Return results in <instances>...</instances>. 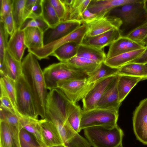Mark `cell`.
<instances>
[{
	"instance_id": "1",
	"label": "cell",
	"mask_w": 147,
	"mask_h": 147,
	"mask_svg": "<svg viewBox=\"0 0 147 147\" xmlns=\"http://www.w3.org/2000/svg\"><path fill=\"white\" fill-rule=\"evenodd\" d=\"M37 59L29 53L22 62V73L32 95L37 114L44 119L48 93L43 71Z\"/></svg>"
},
{
	"instance_id": "2",
	"label": "cell",
	"mask_w": 147,
	"mask_h": 147,
	"mask_svg": "<svg viewBox=\"0 0 147 147\" xmlns=\"http://www.w3.org/2000/svg\"><path fill=\"white\" fill-rule=\"evenodd\" d=\"M108 14L116 16L122 20V24L120 30L122 36L125 32H127V35L147 22V12L144 0H135L133 2L117 7Z\"/></svg>"
},
{
	"instance_id": "3",
	"label": "cell",
	"mask_w": 147,
	"mask_h": 147,
	"mask_svg": "<svg viewBox=\"0 0 147 147\" xmlns=\"http://www.w3.org/2000/svg\"><path fill=\"white\" fill-rule=\"evenodd\" d=\"M86 138L94 147H116L122 143L124 133L117 125L97 126L84 129Z\"/></svg>"
},
{
	"instance_id": "4",
	"label": "cell",
	"mask_w": 147,
	"mask_h": 147,
	"mask_svg": "<svg viewBox=\"0 0 147 147\" xmlns=\"http://www.w3.org/2000/svg\"><path fill=\"white\" fill-rule=\"evenodd\" d=\"M43 71L47 89L50 90L57 88V83L60 81L84 79L88 76L85 73L72 67L67 62L52 64L45 68Z\"/></svg>"
},
{
	"instance_id": "5",
	"label": "cell",
	"mask_w": 147,
	"mask_h": 147,
	"mask_svg": "<svg viewBox=\"0 0 147 147\" xmlns=\"http://www.w3.org/2000/svg\"><path fill=\"white\" fill-rule=\"evenodd\" d=\"M118 111L96 108L86 111L82 109L80 130L97 126H115L117 125Z\"/></svg>"
},
{
	"instance_id": "6",
	"label": "cell",
	"mask_w": 147,
	"mask_h": 147,
	"mask_svg": "<svg viewBox=\"0 0 147 147\" xmlns=\"http://www.w3.org/2000/svg\"><path fill=\"white\" fill-rule=\"evenodd\" d=\"M87 26L85 23L67 35L51 42L45 45L41 48L28 49V51L34 55L38 59H47L53 51L61 45L71 42L80 45L86 35Z\"/></svg>"
},
{
	"instance_id": "7",
	"label": "cell",
	"mask_w": 147,
	"mask_h": 147,
	"mask_svg": "<svg viewBox=\"0 0 147 147\" xmlns=\"http://www.w3.org/2000/svg\"><path fill=\"white\" fill-rule=\"evenodd\" d=\"M17 108L20 116L38 119L33 98L22 74L16 82Z\"/></svg>"
},
{
	"instance_id": "8",
	"label": "cell",
	"mask_w": 147,
	"mask_h": 147,
	"mask_svg": "<svg viewBox=\"0 0 147 147\" xmlns=\"http://www.w3.org/2000/svg\"><path fill=\"white\" fill-rule=\"evenodd\" d=\"M87 78L60 81L57 83V88L62 91L70 101L76 104L82 100L94 85V83L89 84Z\"/></svg>"
},
{
	"instance_id": "9",
	"label": "cell",
	"mask_w": 147,
	"mask_h": 147,
	"mask_svg": "<svg viewBox=\"0 0 147 147\" xmlns=\"http://www.w3.org/2000/svg\"><path fill=\"white\" fill-rule=\"evenodd\" d=\"M133 129L136 139L147 145V98L142 100L134 111Z\"/></svg>"
},
{
	"instance_id": "10",
	"label": "cell",
	"mask_w": 147,
	"mask_h": 147,
	"mask_svg": "<svg viewBox=\"0 0 147 147\" xmlns=\"http://www.w3.org/2000/svg\"><path fill=\"white\" fill-rule=\"evenodd\" d=\"M87 26L86 36H95L113 29H120L122 22L119 18L108 14L91 22L85 23Z\"/></svg>"
},
{
	"instance_id": "11",
	"label": "cell",
	"mask_w": 147,
	"mask_h": 147,
	"mask_svg": "<svg viewBox=\"0 0 147 147\" xmlns=\"http://www.w3.org/2000/svg\"><path fill=\"white\" fill-rule=\"evenodd\" d=\"M117 75L102 79L94 83L82 100L83 110H88L96 108L97 102Z\"/></svg>"
},
{
	"instance_id": "12",
	"label": "cell",
	"mask_w": 147,
	"mask_h": 147,
	"mask_svg": "<svg viewBox=\"0 0 147 147\" xmlns=\"http://www.w3.org/2000/svg\"><path fill=\"white\" fill-rule=\"evenodd\" d=\"M81 24L76 20H67L61 21L53 28L49 27L44 32V45L67 35L80 26Z\"/></svg>"
},
{
	"instance_id": "13",
	"label": "cell",
	"mask_w": 147,
	"mask_h": 147,
	"mask_svg": "<svg viewBox=\"0 0 147 147\" xmlns=\"http://www.w3.org/2000/svg\"><path fill=\"white\" fill-rule=\"evenodd\" d=\"M121 36L120 29H113L95 36H85L81 44L102 49L110 45Z\"/></svg>"
},
{
	"instance_id": "14",
	"label": "cell",
	"mask_w": 147,
	"mask_h": 147,
	"mask_svg": "<svg viewBox=\"0 0 147 147\" xmlns=\"http://www.w3.org/2000/svg\"><path fill=\"white\" fill-rule=\"evenodd\" d=\"M118 77L119 74L116 76L105 91L97 102L95 108L119 111L121 104L119 101L117 90Z\"/></svg>"
},
{
	"instance_id": "15",
	"label": "cell",
	"mask_w": 147,
	"mask_h": 147,
	"mask_svg": "<svg viewBox=\"0 0 147 147\" xmlns=\"http://www.w3.org/2000/svg\"><path fill=\"white\" fill-rule=\"evenodd\" d=\"M0 123V147H21L20 129L3 121Z\"/></svg>"
},
{
	"instance_id": "16",
	"label": "cell",
	"mask_w": 147,
	"mask_h": 147,
	"mask_svg": "<svg viewBox=\"0 0 147 147\" xmlns=\"http://www.w3.org/2000/svg\"><path fill=\"white\" fill-rule=\"evenodd\" d=\"M146 46L135 42L125 36H122L110 45L107 58L142 49Z\"/></svg>"
},
{
	"instance_id": "17",
	"label": "cell",
	"mask_w": 147,
	"mask_h": 147,
	"mask_svg": "<svg viewBox=\"0 0 147 147\" xmlns=\"http://www.w3.org/2000/svg\"><path fill=\"white\" fill-rule=\"evenodd\" d=\"M135 0H91L87 9L99 17L108 14L113 8L134 2Z\"/></svg>"
},
{
	"instance_id": "18",
	"label": "cell",
	"mask_w": 147,
	"mask_h": 147,
	"mask_svg": "<svg viewBox=\"0 0 147 147\" xmlns=\"http://www.w3.org/2000/svg\"><path fill=\"white\" fill-rule=\"evenodd\" d=\"M40 124L46 147L64 144L58 130L53 123L45 118L40 120Z\"/></svg>"
},
{
	"instance_id": "19",
	"label": "cell",
	"mask_w": 147,
	"mask_h": 147,
	"mask_svg": "<svg viewBox=\"0 0 147 147\" xmlns=\"http://www.w3.org/2000/svg\"><path fill=\"white\" fill-rule=\"evenodd\" d=\"M26 48L24 31L20 29L15 30L8 41L7 50L15 59L22 62Z\"/></svg>"
},
{
	"instance_id": "20",
	"label": "cell",
	"mask_w": 147,
	"mask_h": 147,
	"mask_svg": "<svg viewBox=\"0 0 147 147\" xmlns=\"http://www.w3.org/2000/svg\"><path fill=\"white\" fill-rule=\"evenodd\" d=\"M91 0H61L66 9L63 21L76 20L82 23L83 13L87 8Z\"/></svg>"
},
{
	"instance_id": "21",
	"label": "cell",
	"mask_w": 147,
	"mask_h": 147,
	"mask_svg": "<svg viewBox=\"0 0 147 147\" xmlns=\"http://www.w3.org/2000/svg\"><path fill=\"white\" fill-rule=\"evenodd\" d=\"M145 80L138 77L119 75L117 90L119 102L121 104L132 89L140 81Z\"/></svg>"
},
{
	"instance_id": "22",
	"label": "cell",
	"mask_w": 147,
	"mask_h": 147,
	"mask_svg": "<svg viewBox=\"0 0 147 147\" xmlns=\"http://www.w3.org/2000/svg\"><path fill=\"white\" fill-rule=\"evenodd\" d=\"M147 47V45L142 49L123 53L111 57L106 58L104 62L111 67L119 68L140 56Z\"/></svg>"
},
{
	"instance_id": "23",
	"label": "cell",
	"mask_w": 147,
	"mask_h": 147,
	"mask_svg": "<svg viewBox=\"0 0 147 147\" xmlns=\"http://www.w3.org/2000/svg\"><path fill=\"white\" fill-rule=\"evenodd\" d=\"M19 118L22 127L32 134L41 147H46L42 136L40 120L23 116Z\"/></svg>"
},
{
	"instance_id": "24",
	"label": "cell",
	"mask_w": 147,
	"mask_h": 147,
	"mask_svg": "<svg viewBox=\"0 0 147 147\" xmlns=\"http://www.w3.org/2000/svg\"><path fill=\"white\" fill-rule=\"evenodd\" d=\"M23 30L25 43L28 49L43 47L44 32L40 29L37 27H29Z\"/></svg>"
},
{
	"instance_id": "25",
	"label": "cell",
	"mask_w": 147,
	"mask_h": 147,
	"mask_svg": "<svg viewBox=\"0 0 147 147\" xmlns=\"http://www.w3.org/2000/svg\"><path fill=\"white\" fill-rule=\"evenodd\" d=\"M76 56L90 59L99 63L104 62L107 58L104 49H99L82 44L79 45Z\"/></svg>"
},
{
	"instance_id": "26",
	"label": "cell",
	"mask_w": 147,
	"mask_h": 147,
	"mask_svg": "<svg viewBox=\"0 0 147 147\" xmlns=\"http://www.w3.org/2000/svg\"><path fill=\"white\" fill-rule=\"evenodd\" d=\"M5 64L7 76L16 82L22 74V62L15 59L6 49Z\"/></svg>"
},
{
	"instance_id": "27",
	"label": "cell",
	"mask_w": 147,
	"mask_h": 147,
	"mask_svg": "<svg viewBox=\"0 0 147 147\" xmlns=\"http://www.w3.org/2000/svg\"><path fill=\"white\" fill-rule=\"evenodd\" d=\"M119 68L111 67L104 62L100 63L98 66L87 78L88 83L93 84L102 79L118 74Z\"/></svg>"
},
{
	"instance_id": "28",
	"label": "cell",
	"mask_w": 147,
	"mask_h": 147,
	"mask_svg": "<svg viewBox=\"0 0 147 147\" xmlns=\"http://www.w3.org/2000/svg\"><path fill=\"white\" fill-rule=\"evenodd\" d=\"M66 62L72 67L85 73L88 76L95 70L100 64L77 56Z\"/></svg>"
},
{
	"instance_id": "29",
	"label": "cell",
	"mask_w": 147,
	"mask_h": 147,
	"mask_svg": "<svg viewBox=\"0 0 147 147\" xmlns=\"http://www.w3.org/2000/svg\"><path fill=\"white\" fill-rule=\"evenodd\" d=\"M79 45L75 42L64 44L55 49L51 56L55 57L60 62H66L76 55Z\"/></svg>"
},
{
	"instance_id": "30",
	"label": "cell",
	"mask_w": 147,
	"mask_h": 147,
	"mask_svg": "<svg viewBox=\"0 0 147 147\" xmlns=\"http://www.w3.org/2000/svg\"><path fill=\"white\" fill-rule=\"evenodd\" d=\"M0 85V96H6L9 97L12 101L15 107L17 110L16 82L8 76H1Z\"/></svg>"
},
{
	"instance_id": "31",
	"label": "cell",
	"mask_w": 147,
	"mask_h": 147,
	"mask_svg": "<svg viewBox=\"0 0 147 147\" xmlns=\"http://www.w3.org/2000/svg\"><path fill=\"white\" fill-rule=\"evenodd\" d=\"M119 75L140 77L147 79V68L145 64L130 63L119 68Z\"/></svg>"
},
{
	"instance_id": "32",
	"label": "cell",
	"mask_w": 147,
	"mask_h": 147,
	"mask_svg": "<svg viewBox=\"0 0 147 147\" xmlns=\"http://www.w3.org/2000/svg\"><path fill=\"white\" fill-rule=\"evenodd\" d=\"M42 16L51 28L55 27L61 22L49 0H42Z\"/></svg>"
},
{
	"instance_id": "33",
	"label": "cell",
	"mask_w": 147,
	"mask_h": 147,
	"mask_svg": "<svg viewBox=\"0 0 147 147\" xmlns=\"http://www.w3.org/2000/svg\"><path fill=\"white\" fill-rule=\"evenodd\" d=\"M26 0H13L12 11L15 30L20 29L24 22V8Z\"/></svg>"
},
{
	"instance_id": "34",
	"label": "cell",
	"mask_w": 147,
	"mask_h": 147,
	"mask_svg": "<svg viewBox=\"0 0 147 147\" xmlns=\"http://www.w3.org/2000/svg\"><path fill=\"white\" fill-rule=\"evenodd\" d=\"M82 109L79 105L74 103L68 115L67 121L71 127L77 133L80 131V125Z\"/></svg>"
},
{
	"instance_id": "35",
	"label": "cell",
	"mask_w": 147,
	"mask_h": 147,
	"mask_svg": "<svg viewBox=\"0 0 147 147\" xmlns=\"http://www.w3.org/2000/svg\"><path fill=\"white\" fill-rule=\"evenodd\" d=\"M125 36L135 42L146 46L145 42L147 38V22L133 29Z\"/></svg>"
},
{
	"instance_id": "36",
	"label": "cell",
	"mask_w": 147,
	"mask_h": 147,
	"mask_svg": "<svg viewBox=\"0 0 147 147\" xmlns=\"http://www.w3.org/2000/svg\"><path fill=\"white\" fill-rule=\"evenodd\" d=\"M9 34L2 22H0V71L5 69V56L7 49Z\"/></svg>"
},
{
	"instance_id": "37",
	"label": "cell",
	"mask_w": 147,
	"mask_h": 147,
	"mask_svg": "<svg viewBox=\"0 0 147 147\" xmlns=\"http://www.w3.org/2000/svg\"><path fill=\"white\" fill-rule=\"evenodd\" d=\"M0 120L19 128H22L18 115L15 113L2 106L0 107Z\"/></svg>"
},
{
	"instance_id": "38",
	"label": "cell",
	"mask_w": 147,
	"mask_h": 147,
	"mask_svg": "<svg viewBox=\"0 0 147 147\" xmlns=\"http://www.w3.org/2000/svg\"><path fill=\"white\" fill-rule=\"evenodd\" d=\"M19 138L21 147H41L32 135L23 128L20 130Z\"/></svg>"
},
{
	"instance_id": "39",
	"label": "cell",
	"mask_w": 147,
	"mask_h": 147,
	"mask_svg": "<svg viewBox=\"0 0 147 147\" xmlns=\"http://www.w3.org/2000/svg\"><path fill=\"white\" fill-rule=\"evenodd\" d=\"M29 27L38 28L44 32L49 27L42 16L33 19H26L20 29L23 30Z\"/></svg>"
},
{
	"instance_id": "40",
	"label": "cell",
	"mask_w": 147,
	"mask_h": 147,
	"mask_svg": "<svg viewBox=\"0 0 147 147\" xmlns=\"http://www.w3.org/2000/svg\"><path fill=\"white\" fill-rule=\"evenodd\" d=\"M67 147H91L89 142L78 133L76 135L67 143L65 144Z\"/></svg>"
},
{
	"instance_id": "41",
	"label": "cell",
	"mask_w": 147,
	"mask_h": 147,
	"mask_svg": "<svg viewBox=\"0 0 147 147\" xmlns=\"http://www.w3.org/2000/svg\"><path fill=\"white\" fill-rule=\"evenodd\" d=\"M61 22L63 21L66 14V9L61 0H49Z\"/></svg>"
},
{
	"instance_id": "42",
	"label": "cell",
	"mask_w": 147,
	"mask_h": 147,
	"mask_svg": "<svg viewBox=\"0 0 147 147\" xmlns=\"http://www.w3.org/2000/svg\"><path fill=\"white\" fill-rule=\"evenodd\" d=\"M0 22H2L8 33L11 36L15 31V26L12 12L5 16L0 18Z\"/></svg>"
},
{
	"instance_id": "43",
	"label": "cell",
	"mask_w": 147,
	"mask_h": 147,
	"mask_svg": "<svg viewBox=\"0 0 147 147\" xmlns=\"http://www.w3.org/2000/svg\"><path fill=\"white\" fill-rule=\"evenodd\" d=\"M13 0H0V18L3 17L12 12Z\"/></svg>"
},
{
	"instance_id": "44",
	"label": "cell",
	"mask_w": 147,
	"mask_h": 147,
	"mask_svg": "<svg viewBox=\"0 0 147 147\" xmlns=\"http://www.w3.org/2000/svg\"><path fill=\"white\" fill-rule=\"evenodd\" d=\"M42 0H36L28 18L33 19L42 16Z\"/></svg>"
},
{
	"instance_id": "45",
	"label": "cell",
	"mask_w": 147,
	"mask_h": 147,
	"mask_svg": "<svg viewBox=\"0 0 147 147\" xmlns=\"http://www.w3.org/2000/svg\"><path fill=\"white\" fill-rule=\"evenodd\" d=\"M0 106L15 113L18 117L20 116L9 97L6 96H0Z\"/></svg>"
},
{
	"instance_id": "46",
	"label": "cell",
	"mask_w": 147,
	"mask_h": 147,
	"mask_svg": "<svg viewBox=\"0 0 147 147\" xmlns=\"http://www.w3.org/2000/svg\"><path fill=\"white\" fill-rule=\"evenodd\" d=\"M99 18L98 15L91 12L87 9L82 14V23H88Z\"/></svg>"
},
{
	"instance_id": "47",
	"label": "cell",
	"mask_w": 147,
	"mask_h": 147,
	"mask_svg": "<svg viewBox=\"0 0 147 147\" xmlns=\"http://www.w3.org/2000/svg\"><path fill=\"white\" fill-rule=\"evenodd\" d=\"M36 0H26L24 11V22L28 18L30 15L33 7Z\"/></svg>"
},
{
	"instance_id": "48",
	"label": "cell",
	"mask_w": 147,
	"mask_h": 147,
	"mask_svg": "<svg viewBox=\"0 0 147 147\" xmlns=\"http://www.w3.org/2000/svg\"><path fill=\"white\" fill-rule=\"evenodd\" d=\"M130 63L143 64L147 63V47L144 51L140 56Z\"/></svg>"
},
{
	"instance_id": "49",
	"label": "cell",
	"mask_w": 147,
	"mask_h": 147,
	"mask_svg": "<svg viewBox=\"0 0 147 147\" xmlns=\"http://www.w3.org/2000/svg\"><path fill=\"white\" fill-rule=\"evenodd\" d=\"M51 147H67L66 146L65 144H59L57 145H55Z\"/></svg>"
},
{
	"instance_id": "50",
	"label": "cell",
	"mask_w": 147,
	"mask_h": 147,
	"mask_svg": "<svg viewBox=\"0 0 147 147\" xmlns=\"http://www.w3.org/2000/svg\"><path fill=\"white\" fill-rule=\"evenodd\" d=\"M145 6L147 12V0H144Z\"/></svg>"
},
{
	"instance_id": "51",
	"label": "cell",
	"mask_w": 147,
	"mask_h": 147,
	"mask_svg": "<svg viewBox=\"0 0 147 147\" xmlns=\"http://www.w3.org/2000/svg\"><path fill=\"white\" fill-rule=\"evenodd\" d=\"M116 147H123L122 145V143L120 144L118 146Z\"/></svg>"
},
{
	"instance_id": "52",
	"label": "cell",
	"mask_w": 147,
	"mask_h": 147,
	"mask_svg": "<svg viewBox=\"0 0 147 147\" xmlns=\"http://www.w3.org/2000/svg\"><path fill=\"white\" fill-rule=\"evenodd\" d=\"M145 43L146 45H147V38H146V40H145Z\"/></svg>"
},
{
	"instance_id": "53",
	"label": "cell",
	"mask_w": 147,
	"mask_h": 147,
	"mask_svg": "<svg viewBox=\"0 0 147 147\" xmlns=\"http://www.w3.org/2000/svg\"><path fill=\"white\" fill-rule=\"evenodd\" d=\"M146 67L147 68V63L145 64Z\"/></svg>"
}]
</instances>
